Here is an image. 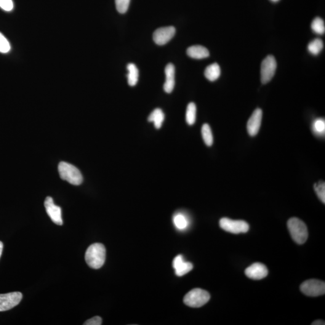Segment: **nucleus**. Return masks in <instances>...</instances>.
<instances>
[{"label":"nucleus","mask_w":325,"mask_h":325,"mask_svg":"<svg viewBox=\"0 0 325 325\" xmlns=\"http://www.w3.org/2000/svg\"><path fill=\"white\" fill-rule=\"evenodd\" d=\"M2 249H3V244L0 241V258H1L2 255Z\"/></svg>","instance_id":"31"},{"label":"nucleus","mask_w":325,"mask_h":325,"mask_svg":"<svg viewBox=\"0 0 325 325\" xmlns=\"http://www.w3.org/2000/svg\"><path fill=\"white\" fill-rule=\"evenodd\" d=\"M210 299L209 292L201 289H194L186 295L184 303L191 308H199L206 304Z\"/></svg>","instance_id":"4"},{"label":"nucleus","mask_w":325,"mask_h":325,"mask_svg":"<svg viewBox=\"0 0 325 325\" xmlns=\"http://www.w3.org/2000/svg\"><path fill=\"white\" fill-rule=\"evenodd\" d=\"M313 325H325V322L323 321H321V320H318V321H316L315 322H313V324H311Z\"/></svg>","instance_id":"30"},{"label":"nucleus","mask_w":325,"mask_h":325,"mask_svg":"<svg viewBox=\"0 0 325 325\" xmlns=\"http://www.w3.org/2000/svg\"><path fill=\"white\" fill-rule=\"evenodd\" d=\"M0 7L5 11H12L13 9L12 0H0Z\"/></svg>","instance_id":"28"},{"label":"nucleus","mask_w":325,"mask_h":325,"mask_svg":"<svg viewBox=\"0 0 325 325\" xmlns=\"http://www.w3.org/2000/svg\"><path fill=\"white\" fill-rule=\"evenodd\" d=\"M173 221H174L176 228L179 230H185L189 225V220L187 217L182 213L176 214L173 218Z\"/></svg>","instance_id":"19"},{"label":"nucleus","mask_w":325,"mask_h":325,"mask_svg":"<svg viewBox=\"0 0 325 325\" xmlns=\"http://www.w3.org/2000/svg\"><path fill=\"white\" fill-rule=\"evenodd\" d=\"M45 210L53 222L57 225H63L62 210L54 203L52 197L48 196L44 202Z\"/></svg>","instance_id":"9"},{"label":"nucleus","mask_w":325,"mask_h":325,"mask_svg":"<svg viewBox=\"0 0 325 325\" xmlns=\"http://www.w3.org/2000/svg\"><path fill=\"white\" fill-rule=\"evenodd\" d=\"M220 68L217 63H215L207 66L205 70V76L209 81H217L220 76Z\"/></svg>","instance_id":"16"},{"label":"nucleus","mask_w":325,"mask_h":325,"mask_svg":"<svg viewBox=\"0 0 325 325\" xmlns=\"http://www.w3.org/2000/svg\"><path fill=\"white\" fill-rule=\"evenodd\" d=\"M288 229L294 241L299 244L305 243L308 237L307 226L303 221L297 217H292L288 220Z\"/></svg>","instance_id":"2"},{"label":"nucleus","mask_w":325,"mask_h":325,"mask_svg":"<svg viewBox=\"0 0 325 325\" xmlns=\"http://www.w3.org/2000/svg\"><path fill=\"white\" fill-rule=\"evenodd\" d=\"M58 170L60 178L71 185L79 186L83 181L81 172L73 164L66 162H60L58 164Z\"/></svg>","instance_id":"3"},{"label":"nucleus","mask_w":325,"mask_h":325,"mask_svg":"<svg viewBox=\"0 0 325 325\" xmlns=\"http://www.w3.org/2000/svg\"><path fill=\"white\" fill-rule=\"evenodd\" d=\"M314 190H315L317 195L320 200L324 204L325 203V183L324 182H320L315 184L314 185Z\"/></svg>","instance_id":"25"},{"label":"nucleus","mask_w":325,"mask_h":325,"mask_svg":"<svg viewBox=\"0 0 325 325\" xmlns=\"http://www.w3.org/2000/svg\"><path fill=\"white\" fill-rule=\"evenodd\" d=\"M202 136L204 142L208 146H211L213 143V135L211 128L208 124L202 125L201 130Z\"/></svg>","instance_id":"21"},{"label":"nucleus","mask_w":325,"mask_h":325,"mask_svg":"<svg viewBox=\"0 0 325 325\" xmlns=\"http://www.w3.org/2000/svg\"><path fill=\"white\" fill-rule=\"evenodd\" d=\"M127 70L129 74H127L128 82L131 86H135L137 84L138 78V70L136 66L133 63H129L127 65Z\"/></svg>","instance_id":"18"},{"label":"nucleus","mask_w":325,"mask_h":325,"mask_svg":"<svg viewBox=\"0 0 325 325\" xmlns=\"http://www.w3.org/2000/svg\"><path fill=\"white\" fill-rule=\"evenodd\" d=\"M300 289L308 297H319L325 294V283L318 279H309L301 284Z\"/></svg>","instance_id":"5"},{"label":"nucleus","mask_w":325,"mask_h":325,"mask_svg":"<svg viewBox=\"0 0 325 325\" xmlns=\"http://www.w3.org/2000/svg\"><path fill=\"white\" fill-rule=\"evenodd\" d=\"M10 45L3 34L0 33V53H7L10 52Z\"/></svg>","instance_id":"27"},{"label":"nucleus","mask_w":325,"mask_h":325,"mask_svg":"<svg viewBox=\"0 0 325 325\" xmlns=\"http://www.w3.org/2000/svg\"><path fill=\"white\" fill-rule=\"evenodd\" d=\"M106 255L105 246L101 244H94L88 247L85 254V260L90 268L98 269L105 264Z\"/></svg>","instance_id":"1"},{"label":"nucleus","mask_w":325,"mask_h":325,"mask_svg":"<svg viewBox=\"0 0 325 325\" xmlns=\"http://www.w3.org/2000/svg\"><path fill=\"white\" fill-rule=\"evenodd\" d=\"M277 66L275 58L269 55L263 60L261 66V81L263 84L268 83L275 75Z\"/></svg>","instance_id":"7"},{"label":"nucleus","mask_w":325,"mask_h":325,"mask_svg":"<svg viewBox=\"0 0 325 325\" xmlns=\"http://www.w3.org/2000/svg\"><path fill=\"white\" fill-rule=\"evenodd\" d=\"M102 324V319L99 316H95L94 318L87 320L84 323V325H101Z\"/></svg>","instance_id":"29"},{"label":"nucleus","mask_w":325,"mask_h":325,"mask_svg":"<svg viewBox=\"0 0 325 325\" xmlns=\"http://www.w3.org/2000/svg\"><path fill=\"white\" fill-rule=\"evenodd\" d=\"M165 75H166V81L164 84L163 89L167 94H170L173 91L175 86V67L173 64H167L165 68Z\"/></svg>","instance_id":"14"},{"label":"nucleus","mask_w":325,"mask_h":325,"mask_svg":"<svg viewBox=\"0 0 325 325\" xmlns=\"http://www.w3.org/2000/svg\"><path fill=\"white\" fill-rule=\"evenodd\" d=\"M263 111L262 109L257 108L253 112L247 124V130L250 136H255L259 132L262 124Z\"/></svg>","instance_id":"12"},{"label":"nucleus","mask_w":325,"mask_h":325,"mask_svg":"<svg viewBox=\"0 0 325 325\" xmlns=\"http://www.w3.org/2000/svg\"><path fill=\"white\" fill-rule=\"evenodd\" d=\"M187 54L189 57L195 59H202L209 56V50L201 45H193L187 50Z\"/></svg>","instance_id":"15"},{"label":"nucleus","mask_w":325,"mask_h":325,"mask_svg":"<svg viewBox=\"0 0 325 325\" xmlns=\"http://www.w3.org/2000/svg\"><path fill=\"white\" fill-rule=\"evenodd\" d=\"M219 225L223 230L233 234L245 233L249 230V225L245 221L232 220L226 217L220 220Z\"/></svg>","instance_id":"6"},{"label":"nucleus","mask_w":325,"mask_h":325,"mask_svg":"<svg viewBox=\"0 0 325 325\" xmlns=\"http://www.w3.org/2000/svg\"><path fill=\"white\" fill-rule=\"evenodd\" d=\"M271 1H273V2H277V1H279V0H271Z\"/></svg>","instance_id":"32"},{"label":"nucleus","mask_w":325,"mask_h":325,"mask_svg":"<svg viewBox=\"0 0 325 325\" xmlns=\"http://www.w3.org/2000/svg\"><path fill=\"white\" fill-rule=\"evenodd\" d=\"M312 129L314 135L319 137L323 136L325 132V120L322 118L316 119L313 122Z\"/></svg>","instance_id":"23"},{"label":"nucleus","mask_w":325,"mask_h":325,"mask_svg":"<svg viewBox=\"0 0 325 325\" xmlns=\"http://www.w3.org/2000/svg\"><path fill=\"white\" fill-rule=\"evenodd\" d=\"M130 0H115L116 9L120 13H126L129 9Z\"/></svg>","instance_id":"26"},{"label":"nucleus","mask_w":325,"mask_h":325,"mask_svg":"<svg viewBox=\"0 0 325 325\" xmlns=\"http://www.w3.org/2000/svg\"><path fill=\"white\" fill-rule=\"evenodd\" d=\"M196 119V106L193 103H189L186 110V119L189 125L195 123Z\"/></svg>","instance_id":"20"},{"label":"nucleus","mask_w":325,"mask_h":325,"mask_svg":"<svg viewBox=\"0 0 325 325\" xmlns=\"http://www.w3.org/2000/svg\"><path fill=\"white\" fill-rule=\"evenodd\" d=\"M23 295L20 292H12L0 294V312L10 310L18 305L22 300Z\"/></svg>","instance_id":"8"},{"label":"nucleus","mask_w":325,"mask_h":325,"mask_svg":"<svg viewBox=\"0 0 325 325\" xmlns=\"http://www.w3.org/2000/svg\"><path fill=\"white\" fill-rule=\"evenodd\" d=\"M324 49V42L321 39H316L311 41L308 45L309 52L314 55H317Z\"/></svg>","instance_id":"22"},{"label":"nucleus","mask_w":325,"mask_h":325,"mask_svg":"<svg viewBox=\"0 0 325 325\" xmlns=\"http://www.w3.org/2000/svg\"><path fill=\"white\" fill-rule=\"evenodd\" d=\"M311 28L317 34H323L325 31L324 21L322 18L317 17L311 24Z\"/></svg>","instance_id":"24"},{"label":"nucleus","mask_w":325,"mask_h":325,"mask_svg":"<svg viewBox=\"0 0 325 325\" xmlns=\"http://www.w3.org/2000/svg\"><path fill=\"white\" fill-rule=\"evenodd\" d=\"M175 31V28L173 26L157 29L153 34L154 41L159 45H165L173 38Z\"/></svg>","instance_id":"10"},{"label":"nucleus","mask_w":325,"mask_h":325,"mask_svg":"<svg viewBox=\"0 0 325 325\" xmlns=\"http://www.w3.org/2000/svg\"><path fill=\"white\" fill-rule=\"evenodd\" d=\"M175 274L178 276H182L192 270L193 266L190 262H186L182 255L176 257L172 263Z\"/></svg>","instance_id":"13"},{"label":"nucleus","mask_w":325,"mask_h":325,"mask_svg":"<svg viewBox=\"0 0 325 325\" xmlns=\"http://www.w3.org/2000/svg\"><path fill=\"white\" fill-rule=\"evenodd\" d=\"M245 275L250 279L260 280L268 276V268L262 263H254L246 269Z\"/></svg>","instance_id":"11"},{"label":"nucleus","mask_w":325,"mask_h":325,"mask_svg":"<svg viewBox=\"0 0 325 325\" xmlns=\"http://www.w3.org/2000/svg\"><path fill=\"white\" fill-rule=\"evenodd\" d=\"M164 114L161 108H156L149 116V122H154V126L157 129H160L163 123Z\"/></svg>","instance_id":"17"}]
</instances>
